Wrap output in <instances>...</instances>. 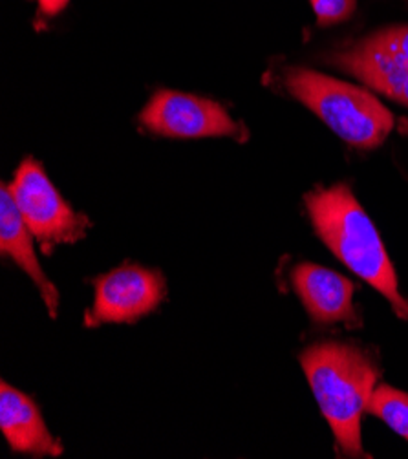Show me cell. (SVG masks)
I'll return each mask as SVG.
<instances>
[{"instance_id":"5b68a950","label":"cell","mask_w":408,"mask_h":459,"mask_svg":"<svg viewBox=\"0 0 408 459\" xmlns=\"http://www.w3.org/2000/svg\"><path fill=\"white\" fill-rule=\"evenodd\" d=\"M140 123L156 135L176 140L233 137L244 142L247 137V130L220 103L176 90L156 91L142 110Z\"/></svg>"},{"instance_id":"30bf717a","label":"cell","mask_w":408,"mask_h":459,"mask_svg":"<svg viewBox=\"0 0 408 459\" xmlns=\"http://www.w3.org/2000/svg\"><path fill=\"white\" fill-rule=\"evenodd\" d=\"M0 251L4 256H10L33 281L50 316L56 318L59 309V291L35 256L33 235L12 198L8 186H3V191H0Z\"/></svg>"},{"instance_id":"8fae6325","label":"cell","mask_w":408,"mask_h":459,"mask_svg":"<svg viewBox=\"0 0 408 459\" xmlns=\"http://www.w3.org/2000/svg\"><path fill=\"white\" fill-rule=\"evenodd\" d=\"M369 411L408 441V394L386 385H378Z\"/></svg>"},{"instance_id":"6da1fadb","label":"cell","mask_w":408,"mask_h":459,"mask_svg":"<svg viewBox=\"0 0 408 459\" xmlns=\"http://www.w3.org/2000/svg\"><path fill=\"white\" fill-rule=\"evenodd\" d=\"M308 216L326 247L359 279L378 290L394 313L408 320V300L399 293L397 274L378 229L352 189L337 183L304 196Z\"/></svg>"},{"instance_id":"3957f363","label":"cell","mask_w":408,"mask_h":459,"mask_svg":"<svg viewBox=\"0 0 408 459\" xmlns=\"http://www.w3.org/2000/svg\"><path fill=\"white\" fill-rule=\"evenodd\" d=\"M290 94L357 149L379 147L394 126L392 112L369 90L308 68L284 74Z\"/></svg>"},{"instance_id":"8992f818","label":"cell","mask_w":408,"mask_h":459,"mask_svg":"<svg viewBox=\"0 0 408 459\" xmlns=\"http://www.w3.org/2000/svg\"><path fill=\"white\" fill-rule=\"evenodd\" d=\"M341 70L408 107V24L381 30L335 56Z\"/></svg>"},{"instance_id":"7a4b0ae2","label":"cell","mask_w":408,"mask_h":459,"mask_svg":"<svg viewBox=\"0 0 408 459\" xmlns=\"http://www.w3.org/2000/svg\"><path fill=\"white\" fill-rule=\"evenodd\" d=\"M302 370L344 455L369 457L362 450L360 420L378 388V366L359 346L317 342L300 353Z\"/></svg>"},{"instance_id":"7c38bea8","label":"cell","mask_w":408,"mask_h":459,"mask_svg":"<svg viewBox=\"0 0 408 459\" xmlns=\"http://www.w3.org/2000/svg\"><path fill=\"white\" fill-rule=\"evenodd\" d=\"M321 26H330L350 19L355 10V0H309Z\"/></svg>"},{"instance_id":"52a82bcc","label":"cell","mask_w":408,"mask_h":459,"mask_svg":"<svg viewBox=\"0 0 408 459\" xmlns=\"http://www.w3.org/2000/svg\"><path fill=\"white\" fill-rule=\"evenodd\" d=\"M165 295L167 286L160 271L125 264L96 281L94 306L86 313V325H132L152 313Z\"/></svg>"},{"instance_id":"9c48e42d","label":"cell","mask_w":408,"mask_h":459,"mask_svg":"<svg viewBox=\"0 0 408 459\" xmlns=\"http://www.w3.org/2000/svg\"><path fill=\"white\" fill-rule=\"evenodd\" d=\"M0 430L12 450L30 455L57 457L65 452L61 441L52 436L44 423L39 406L26 394L0 385Z\"/></svg>"},{"instance_id":"ba28073f","label":"cell","mask_w":408,"mask_h":459,"mask_svg":"<svg viewBox=\"0 0 408 459\" xmlns=\"http://www.w3.org/2000/svg\"><path fill=\"white\" fill-rule=\"evenodd\" d=\"M291 282L313 323L357 326L352 302L353 284L343 274L317 264H299L293 269Z\"/></svg>"},{"instance_id":"277c9868","label":"cell","mask_w":408,"mask_h":459,"mask_svg":"<svg viewBox=\"0 0 408 459\" xmlns=\"http://www.w3.org/2000/svg\"><path fill=\"white\" fill-rule=\"evenodd\" d=\"M8 189L33 238L47 255L56 246L74 244L86 237L88 218L65 202L35 160L26 158L19 165Z\"/></svg>"},{"instance_id":"4fadbf2b","label":"cell","mask_w":408,"mask_h":459,"mask_svg":"<svg viewBox=\"0 0 408 459\" xmlns=\"http://www.w3.org/2000/svg\"><path fill=\"white\" fill-rule=\"evenodd\" d=\"M37 3H39V12L44 17H56L68 6L70 0H37Z\"/></svg>"}]
</instances>
